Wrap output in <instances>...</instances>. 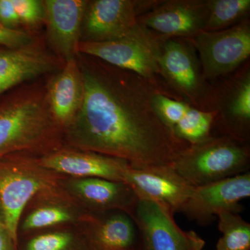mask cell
<instances>
[{"instance_id":"obj_11","label":"cell","mask_w":250,"mask_h":250,"mask_svg":"<svg viewBox=\"0 0 250 250\" xmlns=\"http://www.w3.org/2000/svg\"><path fill=\"white\" fill-rule=\"evenodd\" d=\"M63 62L41 36L22 47L0 45V96L18 85L58 71Z\"/></svg>"},{"instance_id":"obj_23","label":"cell","mask_w":250,"mask_h":250,"mask_svg":"<svg viewBox=\"0 0 250 250\" xmlns=\"http://www.w3.org/2000/svg\"><path fill=\"white\" fill-rule=\"evenodd\" d=\"M23 30L37 34L44 25L45 6L40 0H12Z\"/></svg>"},{"instance_id":"obj_21","label":"cell","mask_w":250,"mask_h":250,"mask_svg":"<svg viewBox=\"0 0 250 250\" xmlns=\"http://www.w3.org/2000/svg\"><path fill=\"white\" fill-rule=\"evenodd\" d=\"M217 217L222 236L215 250H250V224L232 212H224Z\"/></svg>"},{"instance_id":"obj_13","label":"cell","mask_w":250,"mask_h":250,"mask_svg":"<svg viewBox=\"0 0 250 250\" xmlns=\"http://www.w3.org/2000/svg\"><path fill=\"white\" fill-rule=\"evenodd\" d=\"M123 182L134 190L138 199L156 202L174 213H180L194 188L171 166H130Z\"/></svg>"},{"instance_id":"obj_19","label":"cell","mask_w":250,"mask_h":250,"mask_svg":"<svg viewBox=\"0 0 250 250\" xmlns=\"http://www.w3.org/2000/svg\"><path fill=\"white\" fill-rule=\"evenodd\" d=\"M92 220L84 237L88 250H139L137 228L127 213L118 211Z\"/></svg>"},{"instance_id":"obj_27","label":"cell","mask_w":250,"mask_h":250,"mask_svg":"<svg viewBox=\"0 0 250 250\" xmlns=\"http://www.w3.org/2000/svg\"><path fill=\"white\" fill-rule=\"evenodd\" d=\"M0 250H17V245L11 239L4 225L0 226Z\"/></svg>"},{"instance_id":"obj_26","label":"cell","mask_w":250,"mask_h":250,"mask_svg":"<svg viewBox=\"0 0 250 250\" xmlns=\"http://www.w3.org/2000/svg\"><path fill=\"white\" fill-rule=\"evenodd\" d=\"M0 25L10 29H21V22L12 0H0Z\"/></svg>"},{"instance_id":"obj_24","label":"cell","mask_w":250,"mask_h":250,"mask_svg":"<svg viewBox=\"0 0 250 250\" xmlns=\"http://www.w3.org/2000/svg\"><path fill=\"white\" fill-rule=\"evenodd\" d=\"M72 219V215L62 207H42L28 215L23 224V229L32 230L45 228L57 224L66 223Z\"/></svg>"},{"instance_id":"obj_14","label":"cell","mask_w":250,"mask_h":250,"mask_svg":"<svg viewBox=\"0 0 250 250\" xmlns=\"http://www.w3.org/2000/svg\"><path fill=\"white\" fill-rule=\"evenodd\" d=\"M207 0L161 1L138 18L139 24L164 39H190L205 30Z\"/></svg>"},{"instance_id":"obj_9","label":"cell","mask_w":250,"mask_h":250,"mask_svg":"<svg viewBox=\"0 0 250 250\" xmlns=\"http://www.w3.org/2000/svg\"><path fill=\"white\" fill-rule=\"evenodd\" d=\"M174 213L164 206L138 200L132 219L139 238V250H202L205 241L195 231L179 228Z\"/></svg>"},{"instance_id":"obj_8","label":"cell","mask_w":250,"mask_h":250,"mask_svg":"<svg viewBox=\"0 0 250 250\" xmlns=\"http://www.w3.org/2000/svg\"><path fill=\"white\" fill-rule=\"evenodd\" d=\"M215 113L213 131L241 142L250 139V69L249 63L212 88L209 109Z\"/></svg>"},{"instance_id":"obj_10","label":"cell","mask_w":250,"mask_h":250,"mask_svg":"<svg viewBox=\"0 0 250 250\" xmlns=\"http://www.w3.org/2000/svg\"><path fill=\"white\" fill-rule=\"evenodd\" d=\"M161 1L91 0L88 1L82 26L81 42L116 40L139 24L138 18Z\"/></svg>"},{"instance_id":"obj_6","label":"cell","mask_w":250,"mask_h":250,"mask_svg":"<svg viewBox=\"0 0 250 250\" xmlns=\"http://www.w3.org/2000/svg\"><path fill=\"white\" fill-rule=\"evenodd\" d=\"M187 39L198 52L205 80H215L229 75L249 59L250 21L246 18L223 30L201 31Z\"/></svg>"},{"instance_id":"obj_4","label":"cell","mask_w":250,"mask_h":250,"mask_svg":"<svg viewBox=\"0 0 250 250\" xmlns=\"http://www.w3.org/2000/svg\"><path fill=\"white\" fill-rule=\"evenodd\" d=\"M16 152L0 158V207L4 225L18 244V228L28 202L38 194L52 192L57 187L56 172L41 165L39 158Z\"/></svg>"},{"instance_id":"obj_20","label":"cell","mask_w":250,"mask_h":250,"mask_svg":"<svg viewBox=\"0 0 250 250\" xmlns=\"http://www.w3.org/2000/svg\"><path fill=\"white\" fill-rule=\"evenodd\" d=\"M208 14L205 30H223L246 19L250 0H207Z\"/></svg>"},{"instance_id":"obj_2","label":"cell","mask_w":250,"mask_h":250,"mask_svg":"<svg viewBox=\"0 0 250 250\" xmlns=\"http://www.w3.org/2000/svg\"><path fill=\"white\" fill-rule=\"evenodd\" d=\"M41 81L0 96V158L16 152L42 156L63 146V131L49 111L45 82Z\"/></svg>"},{"instance_id":"obj_22","label":"cell","mask_w":250,"mask_h":250,"mask_svg":"<svg viewBox=\"0 0 250 250\" xmlns=\"http://www.w3.org/2000/svg\"><path fill=\"white\" fill-rule=\"evenodd\" d=\"M24 250H88L84 238L78 241L70 233H45L32 238Z\"/></svg>"},{"instance_id":"obj_5","label":"cell","mask_w":250,"mask_h":250,"mask_svg":"<svg viewBox=\"0 0 250 250\" xmlns=\"http://www.w3.org/2000/svg\"><path fill=\"white\" fill-rule=\"evenodd\" d=\"M166 39L138 24L116 40L81 42L79 53L100 59L113 66L137 74L164 91L159 59Z\"/></svg>"},{"instance_id":"obj_25","label":"cell","mask_w":250,"mask_h":250,"mask_svg":"<svg viewBox=\"0 0 250 250\" xmlns=\"http://www.w3.org/2000/svg\"><path fill=\"white\" fill-rule=\"evenodd\" d=\"M39 34H34L20 29H10L0 25V45L20 47L35 41Z\"/></svg>"},{"instance_id":"obj_3","label":"cell","mask_w":250,"mask_h":250,"mask_svg":"<svg viewBox=\"0 0 250 250\" xmlns=\"http://www.w3.org/2000/svg\"><path fill=\"white\" fill-rule=\"evenodd\" d=\"M171 166L191 187L207 185L250 172V145L212 135L184 148Z\"/></svg>"},{"instance_id":"obj_28","label":"cell","mask_w":250,"mask_h":250,"mask_svg":"<svg viewBox=\"0 0 250 250\" xmlns=\"http://www.w3.org/2000/svg\"><path fill=\"white\" fill-rule=\"evenodd\" d=\"M1 225H4V224L1 223V222H0V226H1Z\"/></svg>"},{"instance_id":"obj_1","label":"cell","mask_w":250,"mask_h":250,"mask_svg":"<svg viewBox=\"0 0 250 250\" xmlns=\"http://www.w3.org/2000/svg\"><path fill=\"white\" fill-rule=\"evenodd\" d=\"M77 59L84 95L64 131L67 146L122 159L134 167L171 166L188 145L177 139L156 113L153 94L164 90L95 57L78 53Z\"/></svg>"},{"instance_id":"obj_16","label":"cell","mask_w":250,"mask_h":250,"mask_svg":"<svg viewBox=\"0 0 250 250\" xmlns=\"http://www.w3.org/2000/svg\"><path fill=\"white\" fill-rule=\"evenodd\" d=\"M39 162L47 170L81 178H101L123 182L129 163L112 156L62 146L41 156Z\"/></svg>"},{"instance_id":"obj_18","label":"cell","mask_w":250,"mask_h":250,"mask_svg":"<svg viewBox=\"0 0 250 250\" xmlns=\"http://www.w3.org/2000/svg\"><path fill=\"white\" fill-rule=\"evenodd\" d=\"M74 191L96 212L118 210L132 218L138 202L134 190L124 182L101 178L73 179Z\"/></svg>"},{"instance_id":"obj_7","label":"cell","mask_w":250,"mask_h":250,"mask_svg":"<svg viewBox=\"0 0 250 250\" xmlns=\"http://www.w3.org/2000/svg\"><path fill=\"white\" fill-rule=\"evenodd\" d=\"M159 66L166 85L200 109H209L212 87L202 74L196 50L187 39H166L162 45Z\"/></svg>"},{"instance_id":"obj_12","label":"cell","mask_w":250,"mask_h":250,"mask_svg":"<svg viewBox=\"0 0 250 250\" xmlns=\"http://www.w3.org/2000/svg\"><path fill=\"white\" fill-rule=\"evenodd\" d=\"M250 196V172H248L194 188L180 213L200 225H209L220 213L241 212V202Z\"/></svg>"},{"instance_id":"obj_17","label":"cell","mask_w":250,"mask_h":250,"mask_svg":"<svg viewBox=\"0 0 250 250\" xmlns=\"http://www.w3.org/2000/svg\"><path fill=\"white\" fill-rule=\"evenodd\" d=\"M50 75L45 82L46 98L54 121L64 132L80 111L84 95L77 57L64 62L62 68Z\"/></svg>"},{"instance_id":"obj_15","label":"cell","mask_w":250,"mask_h":250,"mask_svg":"<svg viewBox=\"0 0 250 250\" xmlns=\"http://www.w3.org/2000/svg\"><path fill=\"white\" fill-rule=\"evenodd\" d=\"M88 0H44L45 42L62 62L79 53Z\"/></svg>"}]
</instances>
